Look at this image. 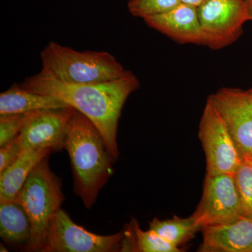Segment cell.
<instances>
[{"label":"cell","instance_id":"1","mask_svg":"<svg viewBox=\"0 0 252 252\" xmlns=\"http://www.w3.org/2000/svg\"><path fill=\"white\" fill-rule=\"evenodd\" d=\"M32 92L51 96L86 116L100 132L111 157L119 156L117 129L126 99L137 90L140 81L130 71L117 80L94 84H71L40 72L19 84Z\"/></svg>","mask_w":252,"mask_h":252},{"label":"cell","instance_id":"2","mask_svg":"<svg viewBox=\"0 0 252 252\" xmlns=\"http://www.w3.org/2000/svg\"><path fill=\"white\" fill-rule=\"evenodd\" d=\"M63 149L70 159L74 193L90 209L114 173L115 162L98 129L75 109L67 125Z\"/></svg>","mask_w":252,"mask_h":252},{"label":"cell","instance_id":"3","mask_svg":"<svg viewBox=\"0 0 252 252\" xmlns=\"http://www.w3.org/2000/svg\"><path fill=\"white\" fill-rule=\"evenodd\" d=\"M42 72L63 82L94 84L117 80L129 70L106 51H79L51 41L41 53Z\"/></svg>","mask_w":252,"mask_h":252},{"label":"cell","instance_id":"4","mask_svg":"<svg viewBox=\"0 0 252 252\" xmlns=\"http://www.w3.org/2000/svg\"><path fill=\"white\" fill-rule=\"evenodd\" d=\"M49 157L33 168L16 199L31 221V237L26 251H41L51 220L64 200L61 181L50 168Z\"/></svg>","mask_w":252,"mask_h":252},{"label":"cell","instance_id":"5","mask_svg":"<svg viewBox=\"0 0 252 252\" xmlns=\"http://www.w3.org/2000/svg\"><path fill=\"white\" fill-rule=\"evenodd\" d=\"M127 230L117 234L99 235L73 222L60 209L50 223L41 252H124Z\"/></svg>","mask_w":252,"mask_h":252},{"label":"cell","instance_id":"6","mask_svg":"<svg viewBox=\"0 0 252 252\" xmlns=\"http://www.w3.org/2000/svg\"><path fill=\"white\" fill-rule=\"evenodd\" d=\"M199 139L206 158V175L233 174L244 158L223 118L207 100L199 125Z\"/></svg>","mask_w":252,"mask_h":252},{"label":"cell","instance_id":"7","mask_svg":"<svg viewBox=\"0 0 252 252\" xmlns=\"http://www.w3.org/2000/svg\"><path fill=\"white\" fill-rule=\"evenodd\" d=\"M205 46L218 50L235 42L249 21L245 0H207L197 7Z\"/></svg>","mask_w":252,"mask_h":252},{"label":"cell","instance_id":"8","mask_svg":"<svg viewBox=\"0 0 252 252\" xmlns=\"http://www.w3.org/2000/svg\"><path fill=\"white\" fill-rule=\"evenodd\" d=\"M191 216L201 230L230 223L244 216L233 174L205 176L203 196Z\"/></svg>","mask_w":252,"mask_h":252},{"label":"cell","instance_id":"9","mask_svg":"<svg viewBox=\"0 0 252 252\" xmlns=\"http://www.w3.org/2000/svg\"><path fill=\"white\" fill-rule=\"evenodd\" d=\"M223 118L244 159L252 157V93L222 88L207 98Z\"/></svg>","mask_w":252,"mask_h":252},{"label":"cell","instance_id":"10","mask_svg":"<svg viewBox=\"0 0 252 252\" xmlns=\"http://www.w3.org/2000/svg\"><path fill=\"white\" fill-rule=\"evenodd\" d=\"M74 109H43L33 113L17 136L24 149H63V142Z\"/></svg>","mask_w":252,"mask_h":252},{"label":"cell","instance_id":"11","mask_svg":"<svg viewBox=\"0 0 252 252\" xmlns=\"http://www.w3.org/2000/svg\"><path fill=\"white\" fill-rule=\"evenodd\" d=\"M144 21L149 27L180 44L205 45L197 7L182 3L167 12Z\"/></svg>","mask_w":252,"mask_h":252},{"label":"cell","instance_id":"12","mask_svg":"<svg viewBox=\"0 0 252 252\" xmlns=\"http://www.w3.org/2000/svg\"><path fill=\"white\" fill-rule=\"evenodd\" d=\"M200 252H252V217L242 216L225 224L203 228Z\"/></svg>","mask_w":252,"mask_h":252},{"label":"cell","instance_id":"13","mask_svg":"<svg viewBox=\"0 0 252 252\" xmlns=\"http://www.w3.org/2000/svg\"><path fill=\"white\" fill-rule=\"evenodd\" d=\"M52 152L51 149L23 150L14 163L0 174V201L16 200L32 170Z\"/></svg>","mask_w":252,"mask_h":252},{"label":"cell","instance_id":"14","mask_svg":"<svg viewBox=\"0 0 252 252\" xmlns=\"http://www.w3.org/2000/svg\"><path fill=\"white\" fill-rule=\"evenodd\" d=\"M69 107L49 95L36 94L15 84L0 94V116Z\"/></svg>","mask_w":252,"mask_h":252},{"label":"cell","instance_id":"15","mask_svg":"<svg viewBox=\"0 0 252 252\" xmlns=\"http://www.w3.org/2000/svg\"><path fill=\"white\" fill-rule=\"evenodd\" d=\"M31 220L24 207L17 200L0 201V235L11 245L27 246L31 239Z\"/></svg>","mask_w":252,"mask_h":252},{"label":"cell","instance_id":"16","mask_svg":"<svg viewBox=\"0 0 252 252\" xmlns=\"http://www.w3.org/2000/svg\"><path fill=\"white\" fill-rule=\"evenodd\" d=\"M149 228L177 247L191 240L200 229L192 216L184 219L175 216L167 220L154 218L149 223Z\"/></svg>","mask_w":252,"mask_h":252},{"label":"cell","instance_id":"17","mask_svg":"<svg viewBox=\"0 0 252 252\" xmlns=\"http://www.w3.org/2000/svg\"><path fill=\"white\" fill-rule=\"evenodd\" d=\"M130 225L133 230L136 252H180L179 247L169 243L154 230L144 231L140 228L138 221L132 219Z\"/></svg>","mask_w":252,"mask_h":252},{"label":"cell","instance_id":"18","mask_svg":"<svg viewBox=\"0 0 252 252\" xmlns=\"http://www.w3.org/2000/svg\"><path fill=\"white\" fill-rule=\"evenodd\" d=\"M244 216L252 217V163L245 160L233 173Z\"/></svg>","mask_w":252,"mask_h":252},{"label":"cell","instance_id":"19","mask_svg":"<svg viewBox=\"0 0 252 252\" xmlns=\"http://www.w3.org/2000/svg\"><path fill=\"white\" fill-rule=\"evenodd\" d=\"M180 4V0H129L127 9L132 16L144 20L167 12Z\"/></svg>","mask_w":252,"mask_h":252},{"label":"cell","instance_id":"20","mask_svg":"<svg viewBox=\"0 0 252 252\" xmlns=\"http://www.w3.org/2000/svg\"><path fill=\"white\" fill-rule=\"evenodd\" d=\"M34 112L0 116V147L9 143L19 135Z\"/></svg>","mask_w":252,"mask_h":252},{"label":"cell","instance_id":"21","mask_svg":"<svg viewBox=\"0 0 252 252\" xmlns=\"http://www.w3.org/2000/svg\"><path fill=\"white\" fill-rule=\"evenodd\" d=\"M21 143L16 137L9 143L5 144L0 149V174L12 165L23 152Z\"/></svg>","mask_w":252,"mask_h":252},{"label":"cell","instance_id":"22","mask_svg":"<svg viewBox=\"0 0 252 252\" xmlns=\"http://www.w3.org/2000/svg\"><path fill=\"white\" fill-rule=\"evenodd\" d=\"M207 0H180L181 2L183 4L190 5L194 7H198L200 5L206 1Z\"/></svg>","mask_w":252,"mask_h":252},{"label":"cell","instance_id":"23","mask_svg":"<svg viewBox=\"0 0 252 252\" xmlns=\"http://www.w3.org/2000/svg\"><path fill=\"white\" fill-rule=\"evenodd\" d=\"M248 7L249 21H252V0H245Z\"/></svg>","mask_w":252,"mask_h":252},{"label":"cell","instance_id":"24","mask_svg":"<svg viewBox=\"0 0 252 252\" xmlns=\"http://www.w3.org/2000/svg\"><path fill=\"white\" fill-rule=\"evenodd\" d=\"M0 252H8L7 249L5 248V247L4 246V245H2V244H1V245H0Z\"/></svg>","mask_w":252,"mask_h":252},{"label":"cell","instance_id":"25","mask_svg":"<svg viewBox=\"0 0 252 252\" xmlns=\"http://www.w3.org/2000/svg\"><path fill=\"white\" fill-rule=\"evenodd\" d=\"M245 160H249V161H250L252 162V158H248V159H245Z\"/></svg>","mask_w":252,"mask_h":252},{"label":"cell","instance_id":"26","mask_svg":"<svg viewBox=\"0 0 252 252\" xmlns=\"http://www.w3.org/2000/svg\"></svg>","mask_w":252,"mask_h":252}]
</instances>
